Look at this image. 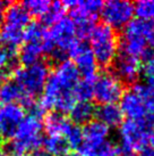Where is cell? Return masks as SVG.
I'll return each instance as SVG.
<instances>
[{
    "instance_id": "obj_1",
    "label": "cell",
    "mask_w": 154,
    "mask_h": 156,
    "mask_svg": "<svg viewBox=\"0 0 154 156\" xmlns=\"http://www.w3.org/2000/svg\"><path fill=\"white\" fill-rule=\"evenodd\" d=\"M79 72L73 62L68 59L60 62L49 74L38 103L40 109L43 113L49 109H55V112L60 114L69 113L77 101L74 88L79 81Z\"/></svg>"
},
{
    "instance_id": "obj_2",
    "label": "cell",
    "mask_w": 154,
    "mask_h": 156,
    "mask_svg": "<svg viewBox=\"0 0 154 156\" xmlns=\"http://www.w3.org/2000/svg\"><path fill=\"white\" fill-rule=\"evenodd\" d=\"M154 37V24L142 20H132L124 27V32L119 39L120 54L134 58H144L147 51L151 40Z\"/></svg>"
},
{
    "instance_id": "obj_3",
    "label": "cell",
    "mask_w": 154,
    "mask_h": 156,
    "mask_svg": "<svg viewBox=\"0 0 154 156\" xmlns=\"http://www.w3.org/2000/svg\"><path fill=\"white\" fill-rule=\"evenodd\" d=\"M43 143V122L41 116L28 114L23 119L7 144L8 153L26 154L28 152L38 151Z\"/></svg>"
},
{
    "instance_id": "obj_4",
    "label": "cell",
    "mask_w": 154,
    "mask_h": 156,
    "mask_svg": "<svg viewBox=\"0 0 154 156\" xmlns=\"http://www.w3.org/2000/svg\"><path fill=\"white\" fill-rule=\"evenodd\" d=\"M90 48L95 57L98 65L108 67L112 64L119 51V37L110 26L96 24L90 37Z\"/></svg>"
},
{
    "instance_id": "obj_5",
    "label": "cell",
    "mask_w": 154,
    "mask_h": 156,
    "mask_svg": "<svg viewBox=\"0 0 154 156\" xmlns=\"http://www.w3.org/2000/svg\"><path fill=\"white\" fill-rule=\"evenodd\" d=\"M154 124V116L147 115L143 120H127L119 126V137L121 149L133 154L141 152L149 143V134Z\"/></svg>"
},
{
    "instance_id": "obj_6",
    "label": "cell",
    "mask_w": 154,
    "mask_h": 156,
    "mask_svg": "<svg viewBox=\"0 0 154 156\" xmlns=\"http://www.w3.org/2000/svg\"><path fill=\"white\" fill-rule=\"evenodd\" d=\"M14 81L22 88L26 95L35 98L42 94L50 74L49 65L40 61L28 66L18 67L14 72Z\"/></svg>"
},
{
    "instance_id": "obj_7",
    "label": "cell",
    "mask_w": 154,
    "mask_h": 156,
    "mask_svg": "<svg viewBox=\"0 0 154 156\" xmlns=\"http://www.w3.org/2000/svg\"><path fill=\"white\" fill-rule=\"evenodd\" d=\"M101 16L105 25L119 30L133 20L134 5L127 0H110L103 4Z\"/></svg>"
},
{
    "instance_id": "obj_8",
    "label": "cell",
    "mask_w": 154,
    "mask_h": 156,
    "mask_svg": "<svg viewBox=\"0 0 154 156\" xmlns=\"http://www.w3.org/2000/svg\"><path fill=\"white\" fill-rule=\"evenodd\" d=\"M124 95V86L112 73L104 72L96 76L93 86V98L101 105L116 104Z\"/></svg>"
},
{
    "instance_id": "obj_9",
    "label": "cell",
    "mask_w": 154,
    "mask_h": 156,
    "mask_svg": "<svg viewBox=\"0 0 154 156\" xmlns=\"http://www.w3.org/2000/svg\"><path fill=\"white\" fill-rule=\"evenodd\" d=\"M68 56L74 59V64L76 66L79 75H83L84 79H95L96 78V69L98 63L95 61V57L91 50L90 46L81 40H77L76 42L69 49Z\"/></svg>"
},
{
    "instance_id": "obj_10",
    "label": "cell",
    "mask_w": 154,
    "mask_h": 156,
    "mask_svg": "<svg viewBox=\"0 0 154 156\" xmlns=\"http://www.w3.org/2000/svg\"><path fill=\"white\" fill-rule=\"evenodd\" d=\"M66 9L70 12V18L74 24L83 22H94L99 13H101L103 2L100 0H86V1H64Z\"/></svg>"
},
{
    "instance_id": "obj_11",
    "label": "cell",
    "mask_w": 154,
    "mask_h": 156,
    "mask_svg": "<svg viewBox=\"0 0 154 156\" xmlns=\"http://www.w3.org/2000/svg\"><path fill=\"white\" fill-rule=\"evenodd\" d=\"M112 74L121 83H135L141 76V62L124 54L117 55L112 62Z\"/></svg>"
},
{
    "instance_id": "obj_12",
    "label": "cell",
    "mask_w": 154,
    "mask_h": 156,
    "mask_svg": "<svg viewBox=\"0 0 154 156\" xmlns=\"http://www.w3.org/2000/svg\"><path fill=\"white\" fill-rule=\"evenodd\" d=\"M8 104H19L23 108L31 109L34 107L33 97L26 95L14 80H5L0 82V106Z\"/></svg>"
},
{
    "instance_id": "obj_13",
    "label": "cell",
    "mask_w": 154,
    "mask_h": 156,
    "mask_svg": "<svg viewBox=\"0 0 154 156\" xmlns=\"http://www.w3.org/2000/svg\"><path fill=\"white\" fill-rule=\"evenodd\" d=\"M25 117V109L19 104H8L0 106V137L12 138Z\"/></svg>"
},
{
    "instance_id": "obj_14",
    "label": "cell",
    "mask_w": 154,
    "mask_h": 156,
    "mask_svg": "<svg viewBox=\"0 0 154 156\" xmlns=\"http://www.w3.org/2000/svg\"><path fill=\"white\" fill-rule=\"evenodd\" d=\"M119 108L122 115L133 121L143 120L149 115L142 98L134 90H129L122 95V97L120 98Z\"/></svg>"
},
{
    "instance_id": "obj_15",
    "label": "cell",
    "mask_w": 154,
    "mask_h": 156,
    "mask_svg": "<svg viewBox=\"0 0 154 156\" xmlns=\"http://www.w3.org/2000/svg\"><path fill=\"white\" fill-rule=\"evenodd\" d=\"M109 130L110 129L100 121H91L83 129L84 144L82 147L95 149L98 146H100L107 140V137L109 136Z\"/></svg>"
},
{
    "instance_id": "obj_16",
    "label": "cell",
    "mask_w": 154,
    "mask_h": 156,
    "mask_svg": "<svg viewBox=\"0 0 154 156\" xmlns=\"http://www.w3.org/2000/svg\"><path fill=\"white\" fill-rule=\"evenodd\" d=\"M4 24L25 30L31 23V15L23 4H9L4 12Z\"/></svg>"
},
{
    "instance_id": "obj_17",
    "label": "cell",
    "mask_w": 154,
    "mask_h": 156,
    "mask_svg": "<svg viewBox=\"0 0 154 156\" xmlns=\"http://www.w3.org/2000/svg\"><path fill=\"white\" fill-rule=\"evenodd\" d=\"M43 41H24L21 49L17 51L18 62L24 66L35 64L41 61V57L44 54Z\"/></svg>"
},
{
    "instance_id": "obj_18",
    "label": "cell",
    "mask_w": 154,
    "mask_h": 156,
    "mask_svg": "<svg viewBox=\"0 0 154 156\" xmlns=\"http://www.w3.org/2000/svg\"><path fill=\"white\" fill-rule=\"evenodd\" d=\"M95 116L98 117V121L110 128L119 126L124 122V115L120 111L119 106L116 104L101 105L98 108H95Z\"/></svg>"
},
{
    "instance_id": "obj_19",
    "label": "cell",
    "mask_w": 154,
    "mask_h": 156,
    "mask_svg": "<svg viewBox=\"0 0 154 156\" xmlns=\"http://www.w3.org/2000/svg\"><path fill=\"white\" fill-rule=\"evenodd\" d=\"M70 122L76 126H86L93 121L95 116V106L91 101H76L69 111Z\"/></svg>"
},
{
    "instance_id": "obj_20",
    "label": "cell",
    "mask_w": 154,
    "mask_h": 156,
    "mask_svg": "<svg viewBox=\"0 0 154 156\" xmlns=\"http://www.w3.org/2000/svg\"><path fill=\"white\" fill-rule=\"evenodd\" d=\"M17 51L8 48H0V82L8 80L9 75L18 69Z\"/></svg>"
},
{
    "instance_id": "obj_21",
    "label": "cell",
    "mask_w": 154,
    "mask_h": 156,
    "mask_svg": "<svg viewBox=\"0 0 154 156\" xmlns=\"http://www.w3.org/2000/svg\"><path fill=\"white\" fill-rule=\"evenodd\" d=\"M70 123L72 122L69 121L68 119H66L64 116V114L53 112L48 114L44 119L43 130H45L48 136H52V134L64 136Z\"/></svg>"
},
{
    "instance_id": "obj_22",
    "label": "cell",
    "mask_w": 154,
    "mask_h": 156,
    "mask_svg": "<svg viewBox=\"0 0 154 156\" xmlns=\"http://www.w3.org/2000/svg\"><path fill=\"white\" fill-rule=\"evenodd\" d=\"M0 42H4L8 49L16 50L24 42V30L4 24L0 29Z\"/></svg>"
},
{
    "instance_id": "obj_23",
    "label": "cell",
    "mask_w": 154,
    "mask_h": 156,
    "mask_svg": "<svg viewBox=\"0 0 154 156\" xmlns=\"http://www.w3.org/2000/svg\"><path fill=\"white\" fill-rule=\"evenodd\" d=\"M43 145L45 152L51 156H62L68 153L69 145L67 140L59 134H52L43 138Z\"/></svg>"
},
{
    "instance_id": "obj_24",
    "label": "cell",
    "mask_w": 154,
    "mask_h": 156,
    "mask_svg": "<svg viewBox=\"0 0 154 156\" xmlns=\"http://www.w3.org/2000/svg\"><path fill=\"white\" fill-rule=\"evenodd\" d=\"M133 90L142 98L147 114L154 116V88L149 84L136 83L134 86Z\"/></svg>"
},
{
    "instance_id": "obj_25",
    "label": "cell",
    "mask_w": 154,
    "mask_h": 156,
    "mask_svg": "<svg viewBox=\"0 0 154 156\" xmlns=\"http://www.w3.org/2000/svg\"><path fill=\"white\" fill-rule=\"evenodd\" d=\"M95 79L79 80L74 88V95L77 101H90L93 97V86Z\"/></svg>"
},
{
    "instance_id": "obj_26",
    "label": "cell",
    "mask_w": 154,
    "mask_h": 156,
    "mask_svg": "<svg viewBox=\"0 0 154 156\" xmlns=\"http://www.w3.org/2000/svg\"><path fill=\"white\" fill-rule=\"evenodd\" d=\"M65 12H66V7L64 6L62 2H59V1L51 2L50 7L48 9V12L45 13V15L41 18L42 20L41 23L44 26L53 25L55 23L60 21L62 17H65Z\"/></svg>"
},
{
    "instance_id": "obj_27",
    "label": "cell",
    "mask_w": 154,
    "mask_h": 156,
    "mask_svg": "<svg viewBox=\"0 0 154 156\" xmlns=\"http://www.w3.org/2000/svg\"><path fill=\"white\" fill-rule=\"evenodd\" d=\"M134 14L137 20L153 23L154 21V0H141L134 5Z\"/></svg>"
},
{
    "instance_id": "obj_28",
    "label": "cell",
    "mask_w": 154,
    "mask_h": 156,
    "mask_svg": "<svg viewBox=\"0 0 154 156\" xmlns=\"http://www.w3.org/2000/svg\"><path fill=\"white\" fill-rule=\"evenodd\" d=\"M69 145V148H75L78 149L83 146L84 144V134H83V129L81 126H76L74 123H70L67 128L66 132L62 136Z\"/></svg>"
},
{
    "instance_id": "obj_29",
    "label": "cell",
    "mask_w": 154,
    "mask_h": 156,
    "mask_svg": "<svg viewBox=\"0 0 154 156\" xmlns=\"http://www.w3.org/2000/svg\"><path fill=\"white\" fill-rule=\"evenodd\" d=\"M47 29L41 22H31L24 30V41H42L45 38Z\"/></svg>"
},
{
    "instance_id": "obj_30",
    "label": "cell",
    "mask_w": 154,
    "mask_h": 156,
    "mask_svg": "<svg viewBox=\"0 0 154 156\" xmlns=\"http://www.w3.org/2000/svg\"><path fill=\"white\" fill-rule=\"evenodd\" d=\"M50 5H51V2L47 1V0H30V1L23 2V6L25 7V9L28 12L30 15L41 18L45 15Z\"/></svg>"
},
{
    "instance_id": "obj_31",
    "label": "cell",
    "mask_w": 154,
    "mask_h": 156,
    "mask_svg": "<svg viewBox=\"0 0 154 156\" xmlns=\"http://www.w3.org/2000/svg\"><path fill=\"white\" fill-rule=\"evenodd\" d=\"M145 64L143 67V75L149 86L154 88V50L150 49L144 57Z\"/></svg>"
},
{
    "instance_id": "obj_32",
    "label": "cell",
    "mask_w": 154,
    "mask_h": 156,
    "mask_svg": "<svg viewBox=\"0 0 154 156\" xmlns=\"http://www.w3.org/2000/svg\"><path fill=\"white\" fill-rule=\"evenodd\" d=\"M95 153V156H116L118 155L120 152V148L117 147L112 143L105 140L103 144L93 149Z\"/></svg>"
},
{
    "instance_id": "obj_33",
    "label": "cell",
    "mask_w": 154,
    "mask_h": 156,
    "mask_svg": "<svg viewBox=\"0 0 154 156\" xmlns=\"http://www.w3.org/2000/svg\"><path fill=\"white\" fill-rule=\"evenodd\" d=\"M141 156H154V147H149L146 146L144 149H142Z\"/></svg>"
},
{
    "instance_id": "obj_34",
    "label": "cell",
    "mask_w": 154,
    "mask_h": 156,
    "mask_svg": "<svg viewBox=\"0 0 154 156\" xmlns=\"http://www.w3.org/2000/svg\"><path fill=\"white\" fill-rule=\"evenodd\" d=\"M149 143H151V145L154 147V124L152 126L150 130V134H149Z\"/></svg>"
},
{
    "instance_id": "obj_35",
    "label": "cell",
    "mask_w": 154,
    "mask_h": 156,
    "mask_svg": "<svg viewBox=\"0 0 154 156\" xmlns=\"http://www.w3.org/2000/svg\"><path fill=\"white\" fill-rule=\"evenodd\" d=\"M31 156H51L50 154H48L45 151H35V152H33V154Z\"/></svg>"
},
{
    "instance_id": "obj_36",
    "label": "cell",
    "mask_w": 154,
    "mask_h": 156,
    "mask_svg": "<svg viewBox=\"0 0 154 156\" xmlns=\"http://www.w3.org/2000/svg\"><path fill=\"white\" fill-rule=\"evenodd\" d=\"M5 156H28L27 154H17V153H8Z\"/></svg>"
},
{
    "instance_id": "obj_37",
    "label": "cell",
    "mask_w": 154,
    "mask_h": 156,
    "mask_svg": "<svg viewBox=\"0 0 154 156\" xmlns=\"http://www.w3.org/2000/svg\"><path fill=\"white\" fill-rule=\"evenodd\" d=\"M62 156H81V154L79 153H75V152H72V153H66L65 155H62Z\"/></svg>"
},
{
    "instance_id": "obj_38",
    "label": "cell",
    "mask_w": 154,
    "mask_h": 156,
    "mask_svg": "<svg viewBox=\"0 0 154 156\" xmlns=\"http://www.w3.org/2000/svg\"><path fill=\"white\" fill-rule=\"evenodd\" d=\"M150 46H151V47H152V49H153V50H154V37H153V39L151 40Z\"/></svg>"
},
{
    "instance_id": "obj_39",
    "label": "cell",
    "mask_w": 154,
    "mask_h": 156,
    "mask_svg": "<svg viewBox=\"0 0 154 156\" xmlns=\"http://www.w3.org/2000/svg\"><path fill=\"white\" fill-rule=\"evenodd\" d=\"M0 156H5V154H4V151L1 149V147H0Z\"/></svg>"
},
{
    "instance_id": "obj_40",
    "label": "cell",
    "mask_w": 154,
    "mask_h": 156,
    "mask_svg": "<svg viewBox=\"0 0 154 156\" xmlns=\"http://www.w3.org/2000/svg\"><path fill=\"white\" fill-rule=\"evenodd\" d=\"M2 15H4V14H2V13H0V21L2 20Z\"/></svg>"
}]
</instances>
